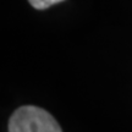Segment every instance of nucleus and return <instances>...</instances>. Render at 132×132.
<instances>
[{"label": "nucleus", "instance_id": "1", "mask_svg": "<svg viewBox=\"0 0 132 132\" xmlns=\"http://www.w3.org/2000/svg\"><path fill=\"white\" fill-rule=\"evenodd\" d=\"M9 132H62L50 114L38 106L19 108L9 121Z\"/></svg>", "mask_w": 132, "mask_h": 132}, {"label": "nucleus", "instance_id": "2", "mask_svg": "<svg viewBox=\"0 0 132 132\" xmlns=\"http://www.w3.org/2000/svg\"><path fill=\"white\" fill-rule=\"evenodd\" d=\"M28 1L34 9L44 10V9H48L49 6H52V5H54V4H57V3H60V1H64V0H28Z\"/></svg>", "mask_w": 132, "mask_h": 132}]
</instances>
